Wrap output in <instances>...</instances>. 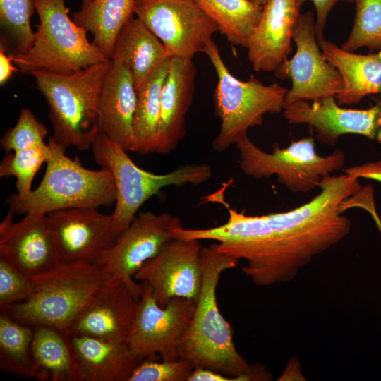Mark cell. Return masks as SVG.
Masks as SVG:
<instances>
[{
    "label": "cell",
    "instance_id": "6da1fadb",
    "mask_svg": "<svg viewBox=\"0 0 381 381\" xmlns=\"http://www.w3.org/2000/svg\"><path fill=\"white\" fill-rule=\"evenodd\" d=\"M318 188L320 193L306 204L260 216L238 212L221 199L228 211L226 222L207 229L181 226L174 230V238L215 241L218 252L246 261L242 272L258 286L287 282L351 231V221L340 206L361 189L358 179L329 175Z\"/></svg>",
    "mask_w": 381,
    "mask_h": 381
},
{
    "label": "cell",
    "instance_id": "7a4b0ae2",
    "mask_svg": "<svg viewBox=\"0 0 381 381\" xmlns=\"http://www.w3.org/2000/svg\"><path fill=\"white\" fill-rule=\"evenodd\" d=\"M202 282L195 310L179 351V357L194 368L211 369L239 381L268 380L265 367L250 365L237 351L231 325L221 314L216 291L222 273L236 267L239 260L219 253L216 242L200 252Z\"/></svg>",
    "mask_w": 381,
    "mask_h": 381
},
{
    "label": "cell",
    "instance_id": "3957f363",
    "mask_svg": "<svg viewBox=\"0 0 381 381\" xmlns=\"http://www.w3.org/2000/svg\"><path fill=\"white\" fill-rule=\"evenodd\" d=\"M111 60L71 74L30 71L49 107L52 138L65 150H87L100 133L99 103Z\"/></svg>",
    "mask_w": 381,
    "mask_h": 381
},
{
    "label": "cell",
    "instance_id": "277c9868",
    "mask_svg": "<svg viewBox=\"0 0 381 381\" xmlns=\"http://www.w3.org/2000/svg\"><path fill=\"white\" fill-rule=\"evenodd\" d=\"M111 275L95 262H59L30 277L34 291L25 301L1 312L28 326L68 330Z\"/></svg>",
    "mask_w": 381,
    "mask_h": 381
},
{
    "label": "cell",
    "instance_id": "5b68a950",
    "mask_svg": "<svg viewBox=\"0 0 381 381\" xmlns=\"http://www.w3.org/2000/svg\"><path fill=\"white\" fill-rule=\"evenodd\" d=\"M50 155L39 186L25 197L12 194L4 201L14 214L30 212L48 213L79 207L109 206L115 203L116 188L110 171L89 169L78 157L70 158L52 137Z\"/></svg>",
    "mask_w": 381,
    "mask_h": 381
},
{
    "label": "cell",
    "instance_id": "8992f818",
    "mask_svg": "<svg viewBox=\"0 0 381 381\" xmlns=\"http://www.w3.org/2000/svg\"><path fill=\"white\" fill-rule=\"evenodd\" d=\"M204 53L217 75L214 101L221 124L212 146L222 152L247 137L249 128L261 126L266 114L282 111L288 89L277 83L265 85L253 77L246 81L238 79L226 67L213 40Z\"/></svg>",
    "mask_w": 381,
    "mask_h": 381
},
{
    "label": "cell",
    "instance_id": "52a82bcc",
    "mask_svg": "<svg viewBox=\"0 0 381 381\" xmlns=\"http://www.w3.org/2000/svg\"><path fill=\"white\" fill-rule=\"evenodd\" d=\"M33 2L40 19L33 43L25 53L9 54L20 71L71 74L109 60L88 40L86 29L70 18L65 0Z\"/></svg>",
    "mask_w": 381,
    "mask_h": 381
},
{
    "label": "cell",
    "instance_id": "ba28073f",
    "mask_svg": "<svg viewBox=\"0 0 381 381\" xmlns=\"http://www.w3.org/2000/svg\"><path fill=\"white\" fill-rule=\"evenodd\" d=\"M93 158L111 174L116 188L113 229L119 236L131 224L140 207L164 187L195 185L198 171L191 164L166 174H154L137 166L127 150L99 133L92 145Z\"/></svg>",
    "mask_w": 381,
    "mask_h": 381
},
{
    "label": "cell",
    "instance_id": "9c48e42d",
    "mask_svg": "<svg viewBox=\"0 0 381 381\" xmlns=\"http://www.w3.org/2000/svg\"><path fill=\"white\" fill-rule=\"evenodd\" d=\"M236 147L238 164L245 175L257 179L277 176L278 182L294 193H307L318 188L324 177L343 168L346 159L340 150L326 157L319 155L312 137L292 141L282 149L275 144L270 153L261 150L248 136Z\"/></svg>",
    "mask_w": 381,
    "mask_h": 381
},
{
    "label": "cell",
    "instance_id": "30bf717a",
    "mask_svg": "<svg viewBox=\"0 0 381 381\" xmlns=\"http://www.w3.org/2000/svg\"><path fill=\"white\" fill-rule=\"evenodd\" d=\"M135 317L126 341L140 360L158 353L161 360L178 359L179 351L194 315L197 302L182 297L171 298L161 307L150 288L141 283Z\"/></svg>",
    "mask_w": 381,
    "mask_h": 381
},
{
    "label": "cell",
    "instance_id": "8fae6325",
    "mask_svg": "<svg viewBox=\"0 0 381 381\" xmlns=\"http://www.w3.org/2000/svg\"><path fill=\"white\" fill-rule=\"evenodd\" d=\"M134 14L164 45L170 57L192 59L219 32L195 0H135Z\"/></svg>",
    "mask_w": 381,
    "mask_h": 381
},
{
    "label": "cell",
    "instance_id": "7c38bea8",
    "mask_svg": "<svg viewBox=\"0 0 381 381\" xmlns=\"http://www.w3.org/2000/svg\"><path fill=\"white\" fill-rule=\"evenodd\" d=\"M181 226L180 218L173 214L141 212L96 263L121 280L139 300L143 287L135 282V274L174 238V230Z\"/></svg>",
    "mask_w": 381,
    "mask_h": 381
},
{
    "label": "cell",
    "instance_id": "4fadbf2b",
    "mask_svg": "<svg viewBox=\"0 0 381 381\" xmlns=\"http://www.w3.org/2000/svg\"><path fill=\"white\" fill-rule=\"evenodd\" d=\"M293 40L296 51L274 71L279 79H290L291 87L285 96V104L297 100H315L335 97L344 87L338 69L323 56L315 33V20L308 11L300 13Z\"/></svg>",
    "mask_w": 381,
    "mask_h": 381
},
{
    "label": "cell",
    "instance_id": "5bb4252c",
    "mask_svg": "<svg viewBox=\"0 0 381 381\" xmlns=\"http://www.w3.org/2000/svg\"><path fill=\"white\" fill-rule=\"evenodd\" d=\"M200 241L173 238L135 274V279L150 288L161 307L175 297L198 301L202 282Z\"/></svg>",
    "mask_w": 381,
    "mask_h": 381
},
{
    "label": "cell",
    "instance_id": "9a60e30c",
    "mask_svg": "<svg viewBox=\"0 0 381 381\" xmlns=\"http://www.w3.org/2000/svg\"><path fill=\"white\" fill-rule=\"evenodd\" d=\"M54 246L61 262H97L115 243L112 215L96 207H79L47 213Z\"/></svg>",
    "mask_w": 381,
    "mask_h": 381
},
{
    "label": "cell",
    "instance_id": "2e32d148",
    "mask_svg": "<svg viewBox=\"0 0 381 381\" xmlns=\"http://www.w3.org/2000/svg\"><path fill=\"white\" fill-rule=\"evenodd\" d=\"M284 116L289 123H306L315 130L318 141L334 146L345 134L365 136L381 144V104L366 109L342 108L335 97L297 100L286 104Z\"/></svg>",
    "mask_w": 381,
    "mask_h": 381
},
{
    "label": "cell",
    "instance_id": "e0dca14e",
    "mask_svg": "<svg viewBox=\"0 0 381 381\" xmlns=\"http://www.w3.org/2000/svg\"><path fill=\"white\" fill-rule=\"evenodd\" d=\"M8 210L0 224V258L28 277L60 262L47 214L30 212L13 222Z\"/></svg>",
    "mask_w": 381,
    "mask_h": 381
},
{
    "label": "cell",
    "instance_id": "ac0fdd59",
    "mask_svg": "<svg viewBox=\"0 0 381 381\" xmlns=\"http://www.w3.org/2000/svg\"><path fill=\"white\" fill-rule=\"evenodd\" d=\"M120 279H111L98 291L68 329L71 334L107 340H126L138 308Z\"/></svg>",
    "mask_w": 381,
    "mask_h": 381
},
{
    "label": "cell",
    "instance_id": "d6986e66",
    "mask_svg": "<svg viewBox=\"0 0 381 381\" xmlns=\"http://www.w3.org/2000/svg\"><path fill=\"white\" fill-rule=\"evenodd\" d=\"M300 9L296 0H268L263 6L246 47L255 72L274 71L287 59Z\"/></svg>",
    "mask_w": 381,
    "mask_h": 381
},
{
    "label": "cell",
    "instance_id": "ffe728a7",
    "mask_svg": "<svg viewBox=\"0 0 381 381\" xmlns=\"http://www.w3.org/2000/svg\"><path fill=\"white\" fill-rule=\"evenodd\" d=\"M136 103L137 90L130 70L111 61L99 98V130L111 141L131 152Z\"/></svg>",
    "mask_w": 381,
    "mask_h": 381
},
{
    "label": "cell",
    "instance_id": "44dd1931",
    "mask_svg": "<svg viewBox=\"0 0 381 381\" xmlns=\"http://www.w3.org/2000/svg\"><path fill=\"white\" fill-rule=\"evenodd\" d=\"M196 72L192 59L170 58L161 95L158 154L174 151L186 136V115L194 95Z\"/></svg>",
    "mask_w": 381,
    "mask_h": 381
},
{
    "label": "cell",
    "instance_id": "7402d4cb",
    "mask_svg": "<svg viewBox=\"0 0 381 381\" xmlns=\"http://www.w3.org/2000/svg\"><path fill=\"white\" fill-rule=\"evenodd\" d=\"M80 381H128L143 361L126 340L71 334Z\"/></svg>",
    "mask_w": 381,
    "mask_h": 381
},
{
    "label": "cell",
    "instance_id": "603a6c76",
    "mask_svg": "<svg viewBox=\"0 0 381 381\" xmlns=\"http://www.w3.org/2000/svg\"><path fill=\"white\" fill-rule=\"evenodd\" d=\"M318 44L325 58L341 75L344 87L335 96L339 105L357 104L367 95L381 94V49L358 54L325 39Z\"/></svg>",
    "mask_w": 381,
    "mask_h": 381
},
{
    "label": "cell",
    "instance_id": "cb8c5ba5",
    "mask_svg": "<svg viewBox=\"0 0 381 381\" xmlns=\"http://www.w3.org/2000/svg\"><path fill=\"white\" fill-rule=\"evenodd\" d=\"M171 58L153 32L137 16H131L116 38L111 61L128 68L138 90L164 61Z\"/></svg>",
    "mask_w": 381,
    "mask_h": 381
},
{
    "label": "cell",
    "instance_id": "d4e9b609",
    "mask_svg": "<svg viewBox=\"0 0 381 381\" xmlns=\"http://www.w3.org/2000/svg\"><path fill=\"white\" fill-rule=\"evenodd\" d=\"M33 328L31 351L35 379L80 381L78 363L70 332L49 326Z\"/></svg>",
    "mask_w": 381,
    "mask_h": 381
},
{
    "label": "cell",
    "instance_id": "484cf974",
    "mask_svg": "<svg viewBox=\"0 0 381 381\" xmlns=\"http://www.w3.org/2000/svg\"><path fill=\"white\" fill-rule=\"evenodd\" d=\"M73 21L93 36V44L111 60L121 28L134 14L135 0H81Z\"/></svg>",
    "mask_w": 381,
    "mask_h": 381
},
{
    "label": "cell",
    "instance_id": "4316f807",
    "mask_svg": "<svg viewBox=\"0 0 381 381\" xmlns=\"http://www.w3.org/2000/svg\"><path fill=\"white\" fill-rule=\"evenodd\" d=\"M170 58L160 64L137 90L133 126L132 152L146 155L157 153L161 114V95Z\"/></svg>",
    "mask_w": 381,
    "mask_h": 381
},
{
    "label": "cell",
    "instance_id": "83f0119b",
    "mask_svg": "<svg viewBox=\"0 0 381 381\" xmlns=\"http://www.w3.org/2000/svg\"><path fill=\"white\" fill-rule=\"evenodd\" d=\"M195 1L231 44L246 48L261 18L263 6L248 0Z\"/></svg>",
    "mask_w": 381,
    "mask_h": 381
},
{
    "label": "cell",
    "instance_id": "f1b7e54d",
    "mask_svg": "<svg viewBox=\"0 0 381 381\" xmlns=\"http://www.w3.org/2000/svg\"><path fill=\"white\" fill-rule=\"evenodd\" d=\"M32 327L22 324L6 313L0 315L1 370L23 377L35 379L32 357Z\"/></svg>",
    "mask_w": 381,
    "mask_h": 381
},
{
    "label": "cell",
    "instance_id": "f546056e",
    "mask_svg": "<svg viewBox=\"0 0 381 381\" xmlns=\"http://www.w3.org/2000/svg\"><path fill=\"white\" fill-rule=\"evenodd\" d=\"M353 26L341 48L353 52L361 47L381 49V0H354Z\"/></svg>",
    "mask_w": 381,
    "mask_h": 381
},
{
    "label": "cell",
    "instance_id": "4dcf8cb0",
    "mask_svg": "<svg viewBox=\"0 0 381 381\" xmlns=\"http://www.w3.org/2000/svg\"><path fill=\"white\" fill-rule=\"evenodd\" d=\"M50 155L48 143L43 146L9 152L0 163V176L16 179L17 195L27 196L32 191L34 177Z\"/></svg>",
    "mask_w": 381,
    "mask_h": 381
},
{
    "label": "cell",
    "instance_id": "1f68e13d",
    "mask_svg": "<svg viewBox=\"0 0 381 381\" xmlns=\"http://www.w3.org/2000/svg\"><path fill=\"white\" fill-rule=\"evenodd\" d=\"M35 9L33 0H0L1 28L14 46V54L26 52L33 43L30 18Z\"/></svg>",
    "mask_w": 381,
    "mask_h": 381
},
{
    "label": "cell",
    "instance_id": "d6a6232c",
    "mask_svg": "<svg viewBox=\"0 0 381 381\" xmlns=\"http://www.w3.org/2000/svg\"><path fill=\"white\" fill-rule=\"evenodd\" d=\"M48 131L33 112L22 108L14 126L7 130L1 139V147L6 152L45 145Z\"/></svg>",
    "mask_w": 381,
    "mask_h": 381
},
{
    "label": "cell",
    "instance_id": "836d02e7",
    "mask_svg": "<svg viewBox=\"0 0 381 381\" xmlns=\"http://www.w3.org/2000/svg\"><path fill=\"white\" fill-rule=\"evenodd\" d=\"M193 369L192 363L183 358L157 362L148 357L135 369L128 381H187Z\"/></svg>",
    "mask_w": 381,
    "mask_h": 381
},
{
    "label": "cell",
    "instance_id": "e575fe53",
    "mask_svg": "<svg viewBox=\"0 0 381 381\" xmlns=\"http://www.w3.org/2000/svg\"><path fill=\"white\" fill-rule=\"evenodd\" d=\"M34 287L30 279L4 259L0 258V308L29 299Z\"/></svg>",
    "mask_w": 381,
    "mask_h": 381
},
{
    "label": "cell",
    "instance_id": "d590c367",
    "mask_svg": "<svg viewBox=\"0 0 381 381\" xmlns=\"http://www.w3.org/2000/svg\"><path fill=\"white\" fill-rule=\"evenodd\" d=\"M307 1H310L316 10L315 33L318 42H319L325 39L323 35L324 28L326 24L328 14L334 5L338 1L353 3L354 0H296L300 8H301L303 3Z\"/></svg>",
    "mask_w": 381,
    "mask_h": 381
},
{
    "label": "cell",
    "instance_id": "8d00e7d4",
    "mask_svg": "<svg viewBox=\"0 0 381 381\" xmlns=\"http://www.w3.org/2000/svg\"><path fill=\"white\" fill-rule=\"evenodd\" d=\"M346 174L356 179H371L381 182V162H370L343 169Z\"/></svg>",
    "mask_w": 381,
    "mask_h": 381
},
{
    "label": "cell",
    "instance_id": "74e56055",
    "mask_svg": "<svg viewBox=\"0 0 381 381\" xmlns=\"http://www.w3.org/2000/svg\"><path fill=\"white\" fill-rule=\"evenodd\" d=\"M187 381H238L237 377H230L211 369L196 367L192 370Z\"/></svg>",
    "mask_w": 381,
    "mask_h": 381
},
{
    "label": "cell",
    "instance_id": "f35d334b",
    "mask_svg": "<svg viewBox=\"0 0 381 381\" xmlns=\"http://www.w3.org/2000/svg\"><path fill=\"white\" fill-rule=\"evenodd\" d=\"M13 62L9 54H6L5 47L1 43L0 47V84L6 83L17 71H20L13 66Z\"/></svg>",
    "mask_w": 381,
    "mask_h": 381
},
{
    "label": "cell",
    "instance_id": "ab89813d",
    "mask_svg": "<svg viewBox=\"0 0 381 381\" xmlns=\"http://www.w3.org/2000/svg\"><path fill=\"white\" fill-rule=\"evenodd\" d=\"M363 209L367 211L372 216L377 227L378 228L380 232L381 233V220L378 214H377L374 200H370L366 202L363 205Z\"/></svg>",
    "mask_w": 381,
    "mask_h": 381
},
{
    "label": "cell",
    "instance_id": "60d3db41",
    "mask_svg": "<svg viewBox=\"0 0 381 381\" xmlns=\"http://www.w3.org/2000/svg\"><path fill=\"white\" fill-rule=\"evenodd\" d=\"M257 5H259V6H264L268 0H248Z\"/></svg>",
    "mask_w": 381,
    "mask_h": 381
}]
</instances>
